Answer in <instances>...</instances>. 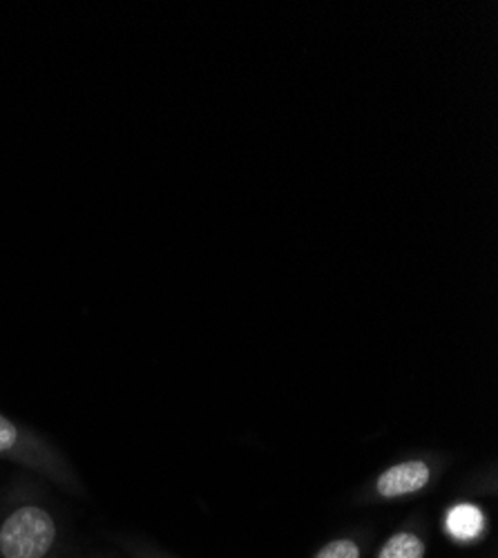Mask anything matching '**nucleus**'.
<instances>
[{
	"mask_svg": "<svg viewBox=\"0 0 498 558\" xmlns=\"http://www.w3.org/2000/svg\"><path fill=\"white\" fill-rule=\"evenodd\" d=\"M65 545V525L45 489L16 476L0 494V558H54Z\"/></svg>",
	"mask_w": 498,
	"mask_h": 558,
	"instance_id": "obj_1",
	"label": "nucleus"
},
{
	"mask_svg": "<svg viewBox=\"0 0 498 558\" xmlns=\"http://www.w3.org/2000/svg\"><path fill=\"white\" fill-rule=\"evenodd\" d=\"M0 460L36 474L68 494L85 496V485L65 453L42 434L12 421L5 413H0Z\"/></svg>",
	"mask_w": 498,
	"mask_h": 558,
	"instance_id": "obj_2",
	"label": "nucleus"
},
{
	"mask_svg": "<svg viewBox=\"0 0 498 558\" xmlns=\"http://www.w3.org/2000/svg\"><path fill=\"white\" fill-rule=\"evenodd\" d=\"M449 464L447 456L418 453L402 458L378 472L357 492L360 505H391L427 494L436 487Z\"/></svg>",
	"mask_w": 498,
	"mask_h": 558,
	"instance_id": "obj_3",
	"label": "nucleus"
},
{
	"mask_svg": "<svg viewBox=\"0 0 498 558\" xmlns=\"http://www.w3.org/2000/svg\"><path fill=\"white\" fill-rule=\"evenodd\" d=\"M489 530L487 511L476 502H454L445 509L442 514V534L461 547L478 545Z\"/></svg>",
	"mask_w": 498,
	"mask_h": 558,
	"instance_id": "obj_4",
	"label": "nucleus"
},
{
	"mask_svg": "<svg viewBox=\"0 0 498 558\" xmlns=\"http://www.w3.org/2000/svg\"><path fill=\"white\" fill-rule=\"evenodd\" d=\"M429 527L423 517H412L385 536L369 558H427Z\"/></svg>",
	"mask_w": 498,
	"mask_h": 558,
	"instance_id": "obj_5",
	"label": "nucleus"
},
{
	"mask_svg": "<svg viewBox=\"0 0 498 558\" xmlns=\"http://www.w3.org/2000/svg\"><path fill=\"white\" fill-rule=\"evenodd\" d=\"M374 532L367 527H353L325 541L308 558H369Z\"/></svg>",
	"mask_w": 498,
	"mask_h": 558,
	"instance_id": "obj_6",
	"label": "nucleus"
},
{
	"mask_svg": "<svg viewBox=\"0 0 498 558\" xmlns=\"http://www.w3.org/2000/svg\"><path fill=\"white\" fill-rule=\"evenodd\" d=\"M121 545L130 558H177L170 551H166L148 541H142V538H123Z\"/></svg>",
	"mask_w": 498,
	"mask_h": 558,
	"instance_id": "obj_7",
	"label": "nucleus"
}]
</instances>
